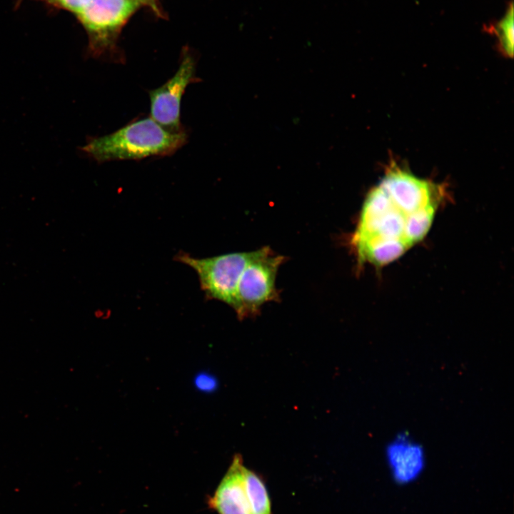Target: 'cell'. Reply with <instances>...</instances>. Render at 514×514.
<instances>
[{
  "mask_svg": "<svg viewBox=\"0 0 514 514\" xmlns=\"http://www.w3.org/2000/svg\"><path fill=\"white\" fill-rule=\"evenodd\" d=\"M441 200L435 183L388 170L361 211L352 238L358 262L381 267L400 257L428 233Z\"/></svg>",
  "mask_w": 514,
  "mask_h": 514,
  "instance_id": "obj_1",
  "label": "cell"
},
{
  "mask_svg": "<svg viewBox=\"0 0 514 514\" xmlns=\"http://www.w3.org/2000/svg\"><path fill=\"white\" fill-rule=\"evenodd\" d=\"M183 130L169 131L151 117L133 121L110 134L91 137L80 148L99 163L171 156L187 142Z\"/></svg>",
  "mask_w": 514,
  "mask_h": 514,
  "instance_id": "obj_2",
  "label": "cell"
},
{
  "mask_svg": "<svg viewBox=\"0 0 514 514\" xmlns=\"http://www.w3.org/2000/svg\"><path fill=\"white\" fill-rule=\"evenodd\" d=\"M236 455L215 492L209 507L218 514H271V499L262 478L248 469Z\"/></svg>",
  "mask_w": 514,
  "mask_h": 514,
  "instance_id": "obj_3",
  "label": "cell"
},
{
  "mask_svg": "<svg viewBox=\"0 0 514 514\" xmlns=\"http://www.w3.org/2000/svg\"><path fill=\"white\" fill-rule=\"evenodd\" d=\"M255 253L253 251L196 258L181 252L175 258L196 272L206 298L222 301L236 311L238 284L244 268Z\"/></svg>",
  "mask_w": 514,
  "mask_h": 514,
  "instance_id": "obj_4",
  "label": "cell"
},
{
  "mask_svg": "<svg viewBox=\"0 0 514 514\" xmlns=\"http://www.w3.org/2000/svg\"><path fill=\"white\" fill-rule=\"evenodd\" d=\"M284 259L267 246L256 251L238 284L236 313L239 318L257 314L264 303L278 298L276 278Z\"/></svg>",
  "mask_w": 514,
  "mask_h": 514,
  "instance_id": "obj_5",
  "label": "cell"
},
{
  "mask_svg": "<svg viewBox=\"0 0 514 514\" xmlns=\"http://www.w3.org/2000/svg\"><path fill=\"white\" fill-rule=\"evenodd\" d=\"M196 63L185 54L175 74L161 86L149 91L151 118L171 132L183 131L180 121L182 96L186 87L198 81L195 75Z\"/></svg>",
  "mask_w": 514,
  "mask_h": 514,
  "instance_id": "obj_6",
  "label": "cell"
},
{
  "mask_svg": "<svg viewBox=\"0 0 514 514\" xmlns=\"http://www.w3.org/2000/svg\"><path fill=\"white\" fill-rule=\"evenodd\" d=\"M137 0H91L78 14L85 27L95 36L92 49L101 52L111 44V36L136 10Z\"/></svg>",
  "mask_w": 514,
  "mask_h": 514,
  "instance_id": "obj_7",
  "label": "cell"
},
{
  "mask_svg": "<svg viewBox=\"0 0 514 514\" xmlns=\"http://www.w3.org/2000/svg\"><path fill=\"white\" fill-rule=\"evenodd\" d=\"M385 454L393 478L398 484L416 480L425 468L423 445L405 433L397 434L388 442Z\"/></svg>",
  "mask_w": 514,
  "mask_h": 514,
  "instance_id": "obj_8",
  "label": "cell"
},
{
  "mask_svg": "<svg viewBox=\"0 0 514 514\" xmlns=\"http://www.w3.org/2000/svg\"><path fill=\"white\" fill-rule=\"evenodd\" d=\"M513 4L510 1L503 16L498 21L485 26L486 32L495 36L500 51L506 56L513 54L514 26Z\"/></svg>",
  "mask_w": 514,
  "mask_h": 514,
  "instance_id": "obj_9",
  "label": "cell"
},
{
  "mask_svg": "<svg viewBox=\"0 0 514 514\" xmlns=\"http://www.w3.org/2000/svg\"><path fill=\"white\" fill-rule=\"evenodd\" d=\"M196 388L205 393H211L218 388L217 378L207 372L199 373L194 379Z\"/></svg>",
  "mask_w": 514,
  "mask_h": 514,
  "instance_id": "obj_10",
  "label": "cell"
},
{
  "mask_svg": "<svg viewBox=\"0 0 514 514\" xmlns=\"http://www.w3.org/2000/svg\"><path fill=\"white\" fill-rule=\"evenodd\" d=\"M62 6L75 12L77 15L81 13L91 2V0H56Z\"/></svg>",
  "mask_w": 514,
  "mask_h": 514,
  "instance_id": "obj_11",
  "label": "cell"
}]
</instances>
